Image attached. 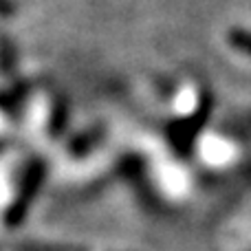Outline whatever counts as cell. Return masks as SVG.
Returning a JSON list of instances; mask_svg holds the SVG:
<instances>
[{
  "label": "cell",
  "mask_w": 251,
  "mask_h": 251,
  "mask_svg": "<svg viewBox=\"0 0 251 251\" xmlns=\"http://www.w3.org/2000/svg\"><path fill=\"white\" fill-rule=\"evenodd\" d=\"M209 110H212V95L205 91L203 95H201L199 106H196L192 117L181 119V122L170 126V139H172V143L178 148V150H187V148L192 146V141H194V137L199 134V130L203 128L205 122H207Z\"/></svg>",
  "instance_id": "2"
},
{
  "label": "cell",
  "mask_w": 251,
  "mask_h": 251,
  "mask_svg": "<svg viewBox=\"0 0 251 251\" xmlns=\"http://www.w3.org/2000/svg\"><path fill=\"white\" fill-rule=\"evenodd\" d=\"M101 139V130L100 128H91V130H86V132H82V134H77V137L71 141V146H69V152L73 156H84L86 152H91L93 148H95V143Z\"/></svg>",
  "instance_id": "3"
},
{
  "label": "cell",
  "mask_w": 251,
  "mask_h": 251,
  "mask_svg": "<svg viewBox=\"0 0 251 251\" xmlns=\"http://www.w3.org/2000/svg\"><path fill=\"white\" fill-rule=\"evenodd\" d=\"M31 251H86V249H82V247H73V245H53V247H47V245H42V247H33Z\"/></svg>",
  "instance_id": "7"
},
{
  "label": "cell",
  "mask_w": 251,
  "mask_h": 251,
  "mask_svg": "<svg viewBox=\"0 0 251 251\" xmlns=\"http://www.w3.org/2000/svg\"><path fill=\"white\" fill-rule=\"evenodd\" d=\"M66 122H69V113H66L64 101H55L53 113H51V134L53 137H57V134L64 132Z\"/></svg>",
  "instance_id": "5"
},
{
  "label": "cell",
  "mask_w": 251,
  "mask_h": 251,
  "mask_svg": "<svg viewBox=\"0 0 251 251\" xmlns=\"http://www.w3.org/2000/svg\"><path fill=\"white\" fill-rule=\"evenodd\" d=\"M227 42H229V47L236 49L238 53L251 57V31L240 29V26L229 29V33H227Z\"/></svg>",
  "instance_id": "4"
},
{
  "label": "cell",
  "mask_w": 251,
  "mask_h": 251,
  "mask_svg": "<svg viewBox=\"0 0 251 251\" xmlns=\"http://www.w3.org/2000/svg\"><path fill=\"white\" fill-rule=\"evenodd\" d=\"M44 174H47V165L44 161H31V165L26 168L25 178H22V185L16 194V201L9 205V209L4 212V225L7 227H18L25 221L26 212H29L31 203H33L35 194H38L40 185L44 181Z\"/></svg>",
  "instance_id": "1"
},
{
  "label": "cell",
  "mask_w": 251,
  "mask_h": 251,
  "mask_svg": "<svg viewBox=\"0 0 251 251\" xmlns=\"http://www.w3.org/2000/svg\"><path fill=\"white\" fill-rule=\"evenodd\" d=\"M18 11L13 0H0V18H11Z\"/></svg>",
  "instance_id": "6"
}]
</instances>
